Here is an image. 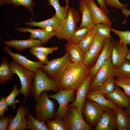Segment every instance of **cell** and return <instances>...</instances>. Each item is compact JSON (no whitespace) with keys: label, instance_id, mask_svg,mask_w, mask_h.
I'll use <instances>...</instances> for the list:
<instances>
[{"label":"cell","instance_id":"obj_1","mask_svg":"<svg viewBox=\"0 0 130 130\" xmlns=\"http://www.w3.org/2000/svg\"><path fill=\"white\" fill-rule=\"evenodd\" d=\"M91 67L83 63H71L58 81L60 90H76L89 76Z\"/></svg>","mask_w":130,"mask_h":130},{"label":"cell","instance_id":"obj_2","mask_svg":"<svg viewBox=\"0 0 130 130\" xmlns=\"http://www.w3.org/2000/svg\"><path fill=\"white\" fill-rule=\"evenodd\" d=\"M57 81L50 78L41 67L35 72L32 85L31 95L36 102L40 94L44 91H52L57 93L60 90Z\"/></svg>","mask_w":130,"mask_h":130},{"label":"cell","instance_id":"obj_3","mask_svg":"<svg viewBox=\"0 0 130 130\" xmlns=\"http://www.w3.org/2000/svg\"><path fill=\"white\" fill-rule=\"evenodd\" d=\"M79 12L72 7H69L67 16L61 21L60 26L56 31V36L58 39H65L70 42V39L78 29L77 24L80 20Z\"/></svg>","mask_w":130,"mask_h":130},{"label":"cell","instance_id":"obj_4","mask_svg":"<svg viewBox=\"0 0 130 130\" xmlns=\"http://www.w3.org/2000/svg\"><path fill=\"white\" fill-rule=\"evenodd\" d=\"M9 64L12 72L17 75L20 79L21 84L20 92L24 96L23 103L25 104L31 94L35 72L27 70L13 61Z\"/></svg>","mask_w":130,"mask_h":130},{"label":"cell","instance_id":"obj_5","mask_svg":"<svg viewBox=\"0 0 130 130\" xmlns=\"http://www.w3.org/2000/svg\"><path fill=\"white\" fill-rule=\"evenodd\" d=\"M47 92L44 91L40 93L34 108L36 118L46 122L53 119L56 106L55 102L49 99Z\"/></svg>","mask_w":130,"mask_h":130},{"label":"cell","instance_id":"obj_6","mask_svg":"<svg viewBox=\"0 0 130 130\" xmlns=\"http://www.w3.org/2000/svg\"><path fill=\"white\" fill-rule=\"evenodd\" d=\"M71 61L70 55L66 52L62 57L52 60L41 68L50 78L58 81Z\"/></svg>","mask_w":130,"mask_h":130},{"label":"cell","instance_id":"obj_7","mask_svg":"<svg viewBox=\"0 0 130 130\" xmlns=\"http://www.w3.org/2000/svg\"><path fill=\"white\" fill-rule=\"evenodd\" d=\"M66 113L63 117L66 122L68 130H93L84 120L82 112L75 106L68 107Z\"/></svg>","mask_w":130,"mask_h":130},{"label":"cell","instance_id":"obj_8","mask_svg":"<svg viewBox=\"0 0 130 130\" xmlns=\"http://www.w3.org/2000/svg\"><path fill=\"white\" fill-rule=\"evenodd\" d=\"M76 90L73 89L61 90L54 94L48 95L49 98L56 100L59 104L57 110L54 115V118H63L68 110L67 105L71 101H74L76 95Z\"/></svg>","mask_w":130,"mask_h":130},{"label":"cell","instance_id":"obj_9","mask_svg":"<svg viewBox=\"0 0 130 130\" xmlns=\"http://www.w3.org/2000/svg\"><path fill=\"white\" fill-rule=\"evenodd\" d=\"M104 111L102 107L95 101L86 99L82 113L87 124L95 128Z\"/></svg>","mask_w":130,"mask_h":130},{"label":"cell","instance_id":"obj_10","mask_svg":"<svg viewBox=\"0 0 130 130\" xmlns=\"http://www.w3.org/2000/svg\"><path fill=\"white\" fill-rule=\"evenodd\" d=\"M114 69L111 56L97 72L91 82L89 91L98 90L108 78L113 76Z\"/></svg>","mask_w":130,"mask_h":130},{"label":"cell","instance_id":"obj_11","mask_svg":"<svg viewBox=\"0 0 130 130\" xmlns=\"http://www.w3.org/2000/svg\"><path fill=\"white\" fill-rule=\"evenodd\" d=\"M106 39L96 32L91 46L84 55L83 62L84 64L90 66L96 62L102 50Z\"/></svg>","mask_w":130,"mask_h":130},{"label":"cell","instance_id":"obj_12","mask_svg":"<svg viewBox=\"0 0 130 130\" xmlns=\"http://www.w3.org/2000/svg\"><path fill=\"white\" fill-rule=\"evenodd\" d=\"M111 58L113 65L116 68L126 59L129 49L127 45L121 43L119 39L115 40L111 39Z\"/></svg>","mask_w":130,"mask_h":130},{"label":"cell","instance_id":"obj_13","mask_svg":"<svg viewBox=\"0 0 130 130\" xmlns=\"http://www.w3.org/2000/svg\"><path fill=\"white\" fill-rule=\"evenodd\" d=\"M29 109V106L21 105L16 111L15 116L11 120L8 125V130H25L27 129L26 120L25 118Z\"/></svg>","mask_w":130,"mask_h":130},{"label":"cell","instance_id":"obj_14","mask_svg":"<svg viewBox=\"0 0 130 130\" xmlns=\"http://www.w3.org/2000/svg\"><path fill=\"white\" fill-rule=\"evenodd\" d=\"M4 49L11 57L13 61L29 70L35 72L38 68H41L44 65L42 63L39 61H32L18 52L13 53L7 46L4 47Z\"/></svg>","mask_w":130,"mask_h":130},{"label":"cell","instance_id":"obj_15","mask_svg":"<svg viewBox=\"0 0 130 130\" xmlns=\"http://www.w3.org/2000/svg\"><path fill=\"white\" fill-rule=\"evenodd\" d=\"M92 80L89 75L86 79L77 90L76 97L73 102L67 107L75 106L82 113L86 96Z\"/></svg>","mask_w":130,"mask_h":130},{"label":"cell","instance_id":"obj_16","mask_svg":"<svg viewBox=\"0 0 130 130\" xmlns=\"http://www.w3.org/2000/svg\"><path fill=\"white\" fill-rule=\"evenodd\" d=\"M84 1L90 10L95 24L104 23L112 26V22L107 14L97 6L94 0Z\"/></svg>","mask_w":130,"mask_h":130},{"label":"cell","instance_id":"obj_17","mask_svg":"<svg viewBox=\"0 0 130 130\" xmlns=\"http://www.w3.org/2000/svg\"><path fill=\"white\" fill-rule=\"evenodd\" d=\"M107 99L114 103L117 106L126 109L130 106V97L115 85V89L110 94H104Z\"/></svg>","mask_w":130,"mask_h":130},{"label":"cell","instance_id":"obj_18","mask_svg":"<svg viewBox=\"0 0 130 130\" xmlns=\"http://www.w3.org/2000/svg\"><path fill=\"white\" fill-rule=\"evenodd\" d=\"M111 38L106 39L103 49L100 55L94 65L91 68L89 75L93 80L98 70L111 56Z\"/></svg>","mask_w":130,"mask_h":130},{"label":"cell","instance_id":"obj_19","mask_svg":"<svg viewBox=\"0 0 130 130\" xmlns=\"http://www.w3.org/2000/svg\"><path fill=\"white\" fill-rule=\"evenodd\" d=\"M15 30L21 32H29L30 33V38L35 39L38 38L43 44L46 43L49 40L56 34V32L52 30L48 31L45 29H32L30 27L16 28Z\"/></svg>","mask_w":130,"mask_h":130},{"label":"cell","instance_id":"obj_20","mask_svg":"<svg viewBox=\"0 0 130 130\" xmlns=\"http://www.w3.org/2000/svg\"><path fill=\"white\" fill-rule=\"evenodd\" d=\"M95 130H115L116 129L115 115L113 109L104 111Z\"/></svg>","mask_w":130,"mask_h":130},{"label":"cell","instance_id":"obj_21","mask_svg":"<svg viewBox=\"0 0 130 130\" xmlns=\"http://www.w3.org/2000/svg\"><path fill=\"white\" fill-rule=\"evenodd\" d=\"M86 99L95 101L102 107L104 111L113 109L117 106L113 102L106 98L98 90L89 91Z\"/></svg>","mask_w":130,"mask_h":130},{"label":"cell","instance_id":"obj_22","mask_svg":"<svg viewBox=\"0 0 130 130\" xmlns=\"http://www.w3.org/2000/svg\"><path fill=\"white\" fill-rule=\"evenodd\" d=\"M4 43L7 47H14L18 51L34 47L42 46L43 44L39 39L30 38L24 40L13 39L9 41H4Z\"/></svg>","mask_w":130,"mask_h":130},{"label":"cell","instance_id":"obj_23","mask_svg":"<svg viewBox=\"0 0 130 130\" xmlns=\"http://www.w3.org/2000/svg\"><path fill=\"white\" fill-rule=\"evenodd\" d=\"M61 23V21L56 17L55 13L51 18L43 21L36 22L33 20L32 22H27L23 24L31 26L39 27L48 31L53 30L56 32Z\"/></svg>","mask_w":130,"mask_h":130},{"label":"cell","instance_id":"obj_24","mask_svg":"<svg viewBox=\"0 0 130 130\" xmlns=\"http://www.w3.org/2000/svg\"><path fill=\"white\" fill-rule=\"evenodd\" d=\"M113 109L115 116L116 129L117 130H129V118L125 110L117 106Z\"/></svg>","mask_w":130,"mask_h":130},{"label":"cell","instance_id":"obj_25","mask_svg":"<svg viewBox=\"0 0 130 130\" xmlns=\"http://www.w3.org/2000/svg\"><path fill=\"white\" fill-rule=\"evenodd\" d=\"M79 10L82 15V20L78 29L84 27L89 29L94 27L93 22L90 9L86 4L84 0H80L79 2Z\"/></svg>","mask_w":130,"mask_h":130},{"label":"cell","instance_id":"obj_26","mask_svg":"<svg viewBox=\"0 0 130 130\" xmlns=\"http://www.w3.org/2000/svg\"><path fill=\"white\" fill-rule=\"evenodd\" d=\"M65 46L66 51L70 55L72 61L75 63H83L85 53L78 45L67 42Z\"/></svg>","mask_w":130,"mask_h":130},{"label":"cell","instance_id":"obj_27","mask_svg":"<svg viewBox=\"0 0 130 130\" xmlns=\"http://www.w3.org/2000/svg\"><path fill=\"white\" fill-rule=\"evenodd\" d=\"M8 58L4 56L0 65V84H2L11 80L14 74L12 72L10 64L8 62Z\"/></svg>","mask_w":130,"mask_h":130},{"label":"cell","instance_id":"obj_28","mask_svg":"<svg viewBox=\"0 0 130 130\" xmlns=\"http://www.w3.org/2000/svg\"><path fill=\"white\" fill-rule=\"evenodd\" d=\"M26 125L27 129L31 130H49L44 121L35 118L28 110L26 116Z\"/></svg>","mask_w":130,"mask_h":130},{"label":"cell","instance_id":"obj_29","mask_svg":"<svg viewBox=\"0 0 130 130\" xmlns=\"http://www.w3.org/2000/svg\"><path fill=\"white\" fill-rule=\"evenodd\" d=\"M97 31L94 26L89 29L85 36L78 45L85 53L89 49L93 41Z\"/></svg>","mask_w":130,"mask_h":130},{"label":"cell","instance_id":"obj_30","mask_svg":"<svg viewBox=\"0 0 130 130\" xmlns=\"http://www.w3.org/2000/svg\"><path fill=\"white\" fill-rule=\"evenodd\" d=\"M113 76L116 78H130V61L126 59L118 66L114 68Z\"/></svg>","mask_w":130,"mask_h":130},{"label":"cell","instance_id":"obj_31","mask_svg":"<svg viewBox=\"0 0 130 130\" xmlns=\"http://www.w3.org/2000/svg\"><path fill=\"white\" fill-rule=\"evenodd\" d=\"M53 119L46 122V124L49 130H68L67 124L63 118Z\"/></svg>","mask_w":130,"mask_h":130},{"label":"cell","instance_id":"obj_32","mask_svg":"<svg viewBox=\"0 0 130 130\" xmlns=\"http://www.w3.org/2000/svg\"><path fill=\"white\" fill-rule=\"evenodd\" d=\"M49 5L52 6L56 11L55 15L61 21L66 17L68 10L65 6H61L58 0H47Z\"/></svg>","mask_w":130,"mask_h":130},{"label":"cell","instance_id":"obj_33","mask_svg":"<svg viewBox=\"0 0 130 130\" xmlns=\"http://www.w3.org/2000/svg\"><path fill=\"white\" fill-rule=\"evenodd\" d=\"M115 80L113 76H110L100 86L98 90L103 94L112 93L115 89Z\"/></svg>","mask_w":130,"mask_h":130},{"label":"cell","instance_id":"obj_34","mask_svg":"<svg viewBox=\"0 0 130 130\" xmlns=\"http://www.w3.org/2000/svg\"><path fill=\"white\" fill-rule=\"evenodd\" d=\"M94 26L97 33L102 37L106 39L112 38L110 34L111 31V26L102 23L95 24Z\"/></svg>","mask_w":130,"mask_h":130},{"label":"cell","instance_id":"obj_35","mask_svg":"<svg viewBox=\"0 0 130 130\" xmlns=\"http://www.w3.org/2000/svg\"><path fill=\"white\" fill-rule=\"evenodd\" d=\"M11 3L15 7L20 5L25 7L27 10L32 13L33 8L35 4L33 0H4L3 4Z\"/></svg>","mask_w":130,"mask_h":130},{"label":"cell","instance_id":"obj_36","mask_svg":"<svg viewBox=\"0 0 130 130\" xmlns=\"http://www.w3.org/2000/svg\"><path fill=\"white\" fill-rule=\"evenodd\" d=\"M20 93V90L18 89L17 86L15 84L10 94L8 96L5 97L9 106L12 107L14 109L16 108L15 105L19 102V101L18 100H16L15 98Z\"/></svg>","mask_w":130,"mask_h":130},{"label":"cell","instance_id":"obj_37","mask_svg":"<svg viewBox=\"0 0 130 130\" xmlns=\"http://www.w3.org/2000/svg\"><path fill=\"white\" fill-rule=\"evenodd\" d=\"M115 84L116 85L122 88L126 94L130 97V78H116L115 80Z\"/></svg>","mask_w":130,"mask_h":130},{"label":"cell","instance_id":"obj_38","mask_svg":"<svg viewBox=\"0 0 130 130\" xmlns=\"http://www.w3.org/2000/svg\"><path fill=\"white\" fill-rule=\"evenodd\" d=\"M111 32L119 37L121 43L127 45L130 44V31H120L113 28Z\"/></svg>","mask_w":130,"mask_h":130},{"label":"cell","instance_id":"obj_39","mask_svg":"<svg viewBox=\"0 0 130 130\" xmlns=\"http://www.w3.org/2000/svg\"><path fill=\"white\" fill-rule=\"evenodd\" d=\"M89 29L87 27L78 29L71 37L70 42L76 45L78 44L85 36Z\"/></svg>","mask_w":130,"mask_h":130},{"label":"cell","instance_id":"obj_40","mask_svg":"<svg viewBox=\"0 0 130 130\" xmlns=\"http://www.w3.org/2000/svg\"><path fill=\"white\" fill-rule=\"evenodd\" d=\"M105 4L107 6L118 9L123 8H127L128 6V4H123L118 0H103Z\"/></svg>","mask_w":130,"mask_h":130},{"label":"cell","instance_id":"obj_41","mask_svg":"<svg viewBox=\"0 0 130 130\" xmlns=\"http://www.w3.org/2000/svg\"><path fill=\"white\" fill-rule=\"evenodd\" d=\"M30 52L35 56L39 61L43 64H48L50 61L47 58L48 54L40 52L30 50Z\"/></svg>","mask_w":130,"mask_h":130},{"label":"cell","instance_id":"obj_42","mask_svg":"<svg viewBox=\"0 0 130 130\" xmlns=\"http://www.w3.org/2000/svg\"><path fill=\"white\" fill-rule=\"evenodd\" d=\"M58 48V47L56 46L51 47H44L42 46H40L31 47L30 48V50L33 51L40 52L48 54L57 50Z\"/></svg>","mask_w":130,"mask_h":130},{"label":"cell","instance_id":"obj_43","mask_svg":"<svg viewBox=\"0 0 130 130\" xmlns=\"http://www.w3.org/2000/svg\"><path fill=\"white\" fill-rule=\"evenodd\" d=\"M11 114L6 117L4 116L0 118V130H8V128L10 121L13 117Z\"/></svg>","mask_w":130,"mask_h":130},{"label":"cell","instance_id":"obj_44","mask_svg":"<svg viewBox=\"0 0 130 130\" xmlns=\"http://www.w3.org/2000/svg\"><path fill=\"white\" fill-rule=\"evenodd\" d=\"M8 106L5 97L1 98L0 100V118L4 116V112L8 110Z\"/></svg>","mask_w":130,"mask_h":130},{"label":"cell","instance_id":"obj_45","mask_svg":"<svg viewBox=\"0 0 130 130\" xmlns=\"http://www.w3.org/2000/svg\"><path fill=\"white\" fill-rule=\"evenodd\" d=\"M99 4L100 8L107 14L109 15L110 11L107 7L103 0H96Z\"/></svg>","mask_w":130,"mask_h":130},{"label":"cell","instance_id":"obj_46","mask_svg":"<svg viewBox=\"0 0 130 130\" xmlns=\"http://www.w3.org/2000/svg\"><path fill=\"white\" fill-rule=\"evenodd\" d=\"M122 12L123 14L126 17V18L124 21L123 22V24H125L126 22L127 18L130 15V10L126 8H123L122 9Z\"/></svg>","mask_w":130,"mask_h":130},{"label":"cell","instance_id":"obj_47","mask_svg":"<svg viewBox=\"0 0 130 130\" xmlns=\"http://www.w3.org/2000/svg\"><path fill=\"white\" fill-rule=\"evenodd\" d=\"M126 112L129 116L130 121V126L129 130H130V106L127 108L125 110Z\"/></svg>","mask_w":130,"mask_h":130},{"label":"cell","instance_id":"obj_48","mask_svg":"<svg viewBox=\"0 0 130 130\" xmlns=\"http://www.w3.org/2000/svg\"><path fill=\"white\" fill-rule=\"evenodd\" d=\"M126 59L130 61V49H129L126 57Z\"/></svg>","mask_w":130,"mask_h":130},{"label":"cell","instance_id":"obj_49","mask_svg":"<svg viewBox=\"0 0 130 130\" xmlns=\"http://www.w3.org/2000/svg\"><path fill=\"white\" fill-rule=\"evenodd\" d=\"M65 3H66V6L65 7L68 10L69 7V0H65Z\"/></svg>","mask_w":130,"mask_h":130},{"label":"cell","instance_id":"obj_50","mask_svg":"<svg viewBox=\"0 0 130 130\" xmlns=\"http://www.w3.org/2000/svg\"><path fill=\"white\" fill-rule=\"evenodd\" d=\"M4 0H0V5L1 6L3 4V2Z\"/></svg>","mask_w":130,"mask_h":130}]
</instances>
